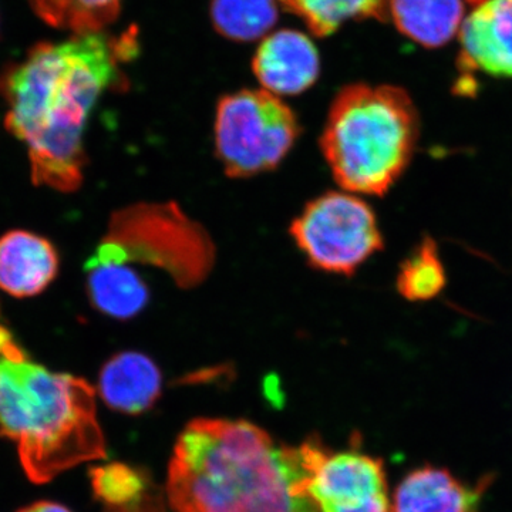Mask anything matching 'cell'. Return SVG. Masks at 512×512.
<instances>
[{"instance_id":"9c48e42d","label":"cell","mask_w":512,"mask_h":512,"mask_svg":"<svg viewBox=\"0 0 512 512\" xmlns=\"http://www.w3.org/2000/svg\"><path fill=\"white\" fill-rule=\"evenodd\" d=\"M461 23L458 66L495 79L512 77V0H468Z\"/></svg>"},{"instance_id":"ba28073f","label":"cell","mask_w":512,"mask_h":512,"mask_svg":"<svg viewBox=\"0 0 512 512\" xmlns=\"http://www.w3.org/2000/svg\"><path fill=\"white\" fill-rule=\"evenodd\" d=\"M308 494L320 512H390L382 461L356 451L326 454Z\"/></svg>"},{"instance_id":"5b68a950","label":"cell","mask_w":512,"mask_h":512,"mask_svg":"<svg viewBox=\"0 0 512 512\" xmlns=\"http://www.w3.org/2000/svg\"><path fill=\"white\" fill-rule=\"evenodd\" d=\"M94 258L161 269L183 289L201 285L214 269L217 248L207 229L175 202L136 204L117 211Z\"/></svg>"},{"instance_id":"52a82bcc","label":"cell","mask_w":512,"mask_h":512,"mask_svg":"<svg viewBox=\"0 0 512 512\" xmlns=\"http://www.w3.org/2000/svg\"><path fill=\"white\" fill-rule=\"evenodd\" d=\"M289 234L309 265L328 274H355L383 249L375 212L348 191L325 192L309 202Z\"/></svg>"},{"instance_id":"7c38bea8","label":"cell","mask_w":512,"mask_h":512,"mask_svg":"<svg viewBox=\"0 0 512 512\" xmlns=\"http://www.w3.org/2000/svg\"><path fill=\"white\" fill-rule=\"evenodd\" d=\"M487 484L468 485L446 468H417L403 478L392 512H481Z\"/></svg>"},{"instance_id":"ffe728a7","label":"cell","mask_w":512,"mask_h":512,"mask_svg":"<svg viewBox=\"0 0 512 512\" xmlns=\"http://www.w3.org/2000/svg\"><path fill=\"white\" fill-rule=\"evenodd\" d=\"M446 282L436 241L424 238L400 265L396 286L407 301L424 302L440 295Z\"/></svg>"},{"instance_id":"5bb4252c","label":"cell","mask_w":512,"mask_h":512,"mask_svg":"<svg viewBox=\"0 0 512 512\" xmlns=\"http://www.w3.org/2000/svg\"><path fill=\"white\" fill-rule=\"evenodd\" d=\"M84 272L90 302L103 315L128 320L146 309L150 289L126 262L103 261L90 256Z\"/></svg>"},{"instance_id":"d6986e66","label":"cell","mask_w":512,"mask_h":512,"mask_svg":"<svg viewBox=\"0 0 512 512\" xmlns=\"http://www.w3.org/2000/svg\"><path fill=\"white\" fill-rule=\"evenodd\" d=\"M215 30L235 42H251L269 32L278 20L276 0H212Z\"/></svg>"},{"instance_id":"6da1fadb","label":"cell","mask_w":512,"mask_h":512,"mask_svg":"<svg viewBox=\"0 0 512 512\" xmlns=\"http://www.w3.org/2000/svg\"><path fill=\"white\" fill-rule=\"evenodd\" d=\"M137 33L73 35L43 43L0 77L6 127L28 148L33 181L60 192L83 181L84 130L97 101L123 82L121 64L137 55Z\"/></svg>"},{"instance_id":"8fae6325","label":"cell","mask_w":512,"mask_h":512,"mask_svg":"<svg viewBox=\"0 0 512 512\" xmlns=\"http://www.w3.org/2000/svg\"><path fill=\"white\" fill-rule=\"evenodd\" d=\"M59 272L52 242L33 232L15 229L0 238V289L15 298L45 291Z\"/></svg>"},{"instance_id":"44dd1931","label":"cell","mask_w":512,"mask_h":512,"mask_svg":"<svg viewBox=\"0 0 512 512\" xmlns=\"http://www.w3.org/2000/svg\"><path fill=\"white\" fill-rule=\"evenodd\" d=\"M18 512H72L69 508L53 501H37V503L26 505Z\"/></svg>"},{"instance_id":"8992f818","label":"cell","mask_w":512,"mask_h":512,"mask_svg":"<svg viewBox=\"0 0 512 512\" xmlns=\"http://www.w3.org/2000/svg\"><path fill=\"white\" fill-rule=\"evenodd\" d=\"M301 134V124L281 97L266 90H239L218 101L215 153L229 178L275 170Z\"/></svg>"},{"instance_id":"277c9868","label":"cell","mask_w":512,"mask_h":512,"mask_svg":"<svg viewBox=\"0 0 512 512\" xmlns=\"http://www.w3.org/2000/svg\"><path fill=\"white\" fill-rule=\"evenodd\" d=\"M419 134V114L403 89L355 83L333 99L320 150L340 188L380 197L409 167Z\"/></svg>"},{"instance_id":"9a60e30c","label":"cell","mask_w":512,"mask_h":512,"mask_svg":"<svg viewBox=\"0 0 512 512\" xmlns=\"http://www.w3.org/2000/svg\"><path fill=\"white\" fill-rule=\"evenodd\" d=\"M89 477L106 512H165V494L146 468L116 461L93 467Z\"/></svg>"},{"instance_id":"30bf717a","label":"cell","mask_w":512,"mask_h":512,"mask_svg":"<svg viewBox=\"0 0 512 512\" xmlns=\"http://www.w3.org/2000/svg\"><path fill=\"white\" fill-rule=\"evenodd\" d=\"M252 69L262 89L275 96H296L318 80V50L308 36L285 29L265 37L256 50Z\"/></svg>"},{"instance_id":"4fadbf2b","label":"cell","mask_w":512,"mask_h":512,"mask_svg":"<svg viewBox=\"0 0 512 512\" xmlns=\"http://www.w3.org/2000/svg\"><path fill=\"white\" fill-rule=\"evenodd\" d=\"M163 376L153 359L140 352H121L101 367L99 393L111 410L146 413L158 402Z\"/></svg>"},{"instance_id":"2e32d148","label":"cell","mask_w":512,"mask_h":512,"mask_svg":"<svg viewBox=\"0 0 512 512\" xmlns=\"http://www.w3.org/2000/svg\"><path fill=\"white\" fill-rule=\"evenodd\" d=\"M464 0H390L389 19L402 35L424 47L447 45L460 32Z\"/></svg>"},{"instance_id":"7a4b0ae2","label":"cell","mask_w":512,"mask_h":512,"mask_svg":"<svg viewBox=\"0 0 512 512\" xmlns=\"http://www.w3.org/2000/svg\"><path fill=\"white\" fill-rule=\"evenodd\" d=\"M326 454L319 440L278 446L249 421L195 419L175 443L165 495L174 512H318L308 488Z\"/></svg>"},{"instance_id":"3957f363","label":"cell","mask_w":512,"mask_h":512,"mask_svg":"<svg viewBox=\"0 0 512 512\" xmlns=\"http://www.w3.org/2000/svg\"><path fill=\"white\" fill-rule=\"evenodd\" d=\"M0 434L15 441L35 484L107 454L96 390L82 377L30 362L25 352L0 356Z\"/></svg>"},{"instance_id":"ac0fdd59","label":"cell","mask_w":512,"mask_h":512,"mask_svg":"<svg viewBox=\"0 0 512 512\" xmlns=\"http://www.w3.org/2000/svg\"><path fill=\"white\" fill-rule=\"evenodd\" d=\"M37 16L47 25L73 35L104 32L119 18L121 0H30Z\"/></svg>"},{"instance_id":"e0dca14e","label":"cell","mask_w":512,"mask_h":512,"mask_svg":"<svg viewBox=\"0 0 512 512\" xmlns=\"http://www.w3.org/2000/svg\"><path fill=\"white\" fill-rule=\"evenodd\" d=\"M315 36L333 35L349 20L389 19L390 0H278Z\"/></svg>"}]
</instances>
